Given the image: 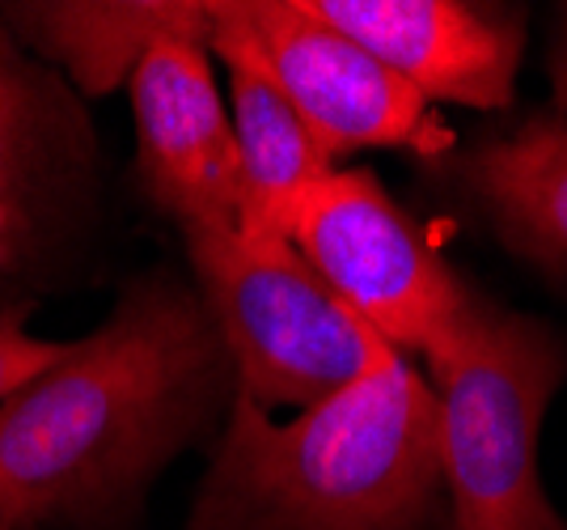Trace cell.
<instances>
[{
    "label": "cell",
    "mask_w": 567,
    "mask_h": 530,
    "mask_svg": "<svg viewBox=\"0 0 567 530\" xmlns=\"http://www.w3.org/2000/svg\"><path fill=\"white\" fill-rule=\"evenodd\" d=\"M234 361L195 285L153 272L0 404V530H118L183 450L220 437Z\"/></svg>",
    "instance_id": "obj_1"
},
{
    "label": "cell",
    "mask_w": 567,
    "mask_h": 530,
    "mask_svg": "<svg viewBox=\"0 0 567 530\" xmlns=\"http://www.w3.org/2000/svg\"><path fill=\"white\" fill-rule=\"evenodd\" d=\"M187 530H453L427 374L381 344L352 386L292 420L234 395Z\"/></svg>",
    "instance_id": "obj_2"
},
{
    "label": "cell",
    "mask_w": 567,
    "mask_h": 530,
    "mask_svg": "<svg viewBox=\"0 0 567 530\" xmlns=\"http://www.w3.org/2000/svg\"><path fill=\"white\" fill-rule=\"evenodd\" d=\"M427 383L441 404L453 530H567L538 471L543 420L567 383L564 332L483 297L427 361Z\"/></svg>",
    "instance_id": "obj_3"
},
{
    "label": "cell",
    "mask_w": 567,
    "mask_h": 530,
    "mask_svg": "<svg viewBox=\"0 0 567 530\" xmlns=\"http://www.w3.org/2000/svg\"><path fill=\"white\" fill-rule=\"evenodd\" d=\"M195 289L234 361L237 395L262 411H309L352 386L381 344L292 242L237 230L183 234Z\"/></svg>",
    "instance_id": "obj_4"
},
{
    "label": "cell",
    "mask_w": 567,
    "mask_h": 530,
    "mask_svg": "<svg viewBox=\"0 0 567 530\" xmlns=\"http://www.w3.org/2000/svg\"><path fill=\"white\" fill-rule=\"evenodd\" d=\"M292 246L373 336L424 365L483 302L369 170H331L292 225Z\"/></svg>",
    "instance_id": "obj_5"
},
{
    "label": "cell",
    "mask_w": 567,
    "mask_h": 530,
    "mask_svg": "<svg viewBox=\"0 0 567 530\" xmlns=\"http://www.w3.org/2000/svg\"><path fill=\"white\" fill-rule=\"evenodd\" d=\"M271 73L327 157L411 149L427 162L457 149L453 128L378 55L322 22L309 0H237Z\"/></svg>",
    "instance_id": "obj_6"
},
{
    "label": "cell",
    "mask_w": 567,
    "mask_h": 530,
    "mask_svg": "<svg viewBox=\"0 0 567 530\" xmlns=\"http://www.w3.org/2000/svg\"><path fill=\"white\" fill-rule=\"evenodd\" d=\"M144 195L178 234L241 225V157L229 106L220 102L213 51L169 34L127 77Z\"/></svg>",
    "instance_id": "obj_7"
},
{
    "label": "cell",
    "mask_w": 567,
    "mask_h": 530,
    "mask_svg": "<svg viewBox=\"0 0 567 530\" xmlns=\"http://www.w3.org/2000/svg\"><path fill=\"white\" fill-rule=\"evenodd\" d=\"M90 183V123L0 26V285L25 276L72 234Z\"/></svg>",
    "instance_id": "obj_8"
},
{
    "label": "cell",
    "mask_w": 567,
    "mask_h": 530,
    "mask_svg": "<svg viewBox=\"0 0 567 530\" xmlns=\"http://www.w3.org/2000/svg\"><path fill=\"white\" fill-rule=\"evenodd\" d=\"M427 102L504 111L525 60V13L474 0H309Z\"/></svg>",
    "instance_id": "obj_9"
},
{
    "label": "cell",
    "mask_w": 567,
    "mask_h": 530,
    "mask_svg": "<svg viewBox=\"0 0 567 530\" xmlns=\"http://www.w3.org/2000/svg\"><path fill=\"white\" fill-rule=\"evenodd\" d=\"M427 166L517 264L567 293V115L529 111Z\"/></svg>",
    "instance_id": "obj_10"
},
{
    "label": "cell",
    "mask_w": 567,
    "mask_h": 530,
    "mask_svg": "<svg viewBox=\"0 0 567 530\" xmlns=\"http://www.w3.org/2000/svg\"><path fill=\"white\" fill-rule=\"evenodd\" d=\"M213 60L225 69L229 120L241 157V234L262 242H292L306 200L334 170L288 102L255 34L241 22L237 0H220L213 22Z\"/></svg>",
    "instance_id": "obj_11"
},
{
    "label": "cell",
    "mask_w": 567,
    "mask_h": 530,
    "mask_svg": "<svg viewBox=\"0 0 567 530\" xmlns=\"http://www.w3.org/2000/svg\"><path fill=\"white\" fill-rule=\"evenodd\" d=\"M9 30L39 55L55 60L81 94H106L127 85L144 51L169 34L213 43L216 0H118V4H13L4 9Z\"/></svg>",
    "instance_id": "obj_12"
},
{
    "label": "cell",
    "mask_w": 567,
    "mask_h": 530,
    "mask_svg": "<svg viewBox=\"0 0 567 530\" xmlns=\"http://www.w3.org/2000/svg\"><path fill=\"white\" fill-rule=\"evenodd\" d=\"M25 318H30V302L0 306V404L13 399L25 383H34L64 353V344H55V339L30 336Z\"/></svg>",
    "instance_id": "obj_13"
},
{
    "label": "cell",
    "mask_w": 567,
    "mask_h": 530,
    "mask_svg": "<svg viewBox=\"0 0 567 530\" xmlns=\"http://www.w3.org/2000/svg\"><path fill=\"white\" fill-rule=\"evenodd\" d=\"M546 77H550V106L567 115V0L550 18V48H546Z\"/></svg>",
    "instance_id": "obj_14"
}]
</instances>
